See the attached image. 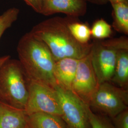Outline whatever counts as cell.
Instances as JSON below:
<instances>
[{"label":"cell","mask_w":128,"mask_h":128,"mask_svg":"<svg viewBox=\"0 0 128 128\" xmlns=\"http://www.w3.org/2000/svg\"><path fill=\"white\" fill-rule=\"evenodd\" d=\"M70 18H48L35 25L30 32L45 43L56 61L66 58L80 60L91 50L92 43L82 44L73 37L68 28Z\"/></svg>","instance_id":"6da1fadb"},{"label":"cell","mask_w":128,"mask_h":128,"mask_svg":"<svg viewBox=\"0 0 128 128\" xmlns=\"http://www.w3.org/2000/svg\"><path fill=\"white\" fill-rule=\"evenodd\" d=\"M17 51L28 79L55 89L58 86L54 74L56 61L45 43L27 32L19 40Z\"/></svg>","instance_id":"7a4b0ae2"},{"label":"cell","mask_w":128,"mask_h":128,"mask_svg":"<svg viewBox=\"0 0 128 128\" xmlns=\"http://www.w3.org/2000/svg\"><path fill=\"white\" fill-rule=\"evenodd\" d=\"M28 81L18 60L10 57L0 68V100L24 110L28 96Z\"/></svg>","instance_id":"3957f363"},{"label":"cell","mask_w":128,"mask_h":128,"mask_svg":"<svg viewBox=\"0 0 128 128\" xmlns=\"http://www.w3.org/2000/svg\"><path fill=\"white\" fill-rule=\"evenodd\" d=\"M88 105L102 114L114 118L128 109V91L110 82L99 84Z\"/></svg>","instance_id":"277c9868"},{"label":"cell","mask_w":128,"mask_h":128,"mask_svg":"<svg viewBox=\"0 0 128 128\" xmlns=\"http://www.w3.org/2000/svg\"><path fill=\"white\" fill-rule=\"evenodd\" d=\"M28 96L24 109L27 115L43 113L61 117L60 101L55 89L28 79Z\"/></svg>","instance_id":"5b68a950"},{"label":"cell","mask_w":128,"mask_h":128,"mask_svg":"<svg viewBox=\"0 0 128 128\" xmlns=\"http://www.w3.org/2000/svg\"><path fill=\"white\" fill-rule=\"evenodd\" d=\"M55 89L59 96L62 111L61 117L66 128H91L88 105L70 90L58 86Z\"/></svg>","instance_id":"8992f818"},{"label":"cell","mask_w":128,"mask_h":128,"mask_svg":"<svg viewBox=\"0 0 128 128\" xmlns=\"http://www.w3.org/2000/svg\"><path fill=\"white\" fill-rule=\"evenodd\" d=\"M99 84L92 64L89 53L79 60L71 91L88 104Z\"/></svg>","instance_id":"52a82bcc"},{"label":"cell","mask_w":128,"mask_h":128,"mask_svg":"<svg viewBox=\"0 0 128 128\" xmlns=\"http://www.w3.org/2000/svg\"><path fill=\"white\" fill-rule=\"evenodd\" d=\"M118 51L102 44L100 40L92 43L91 60L99 84L110 82L114 73Z\"/></svg>","instance_id":"ba28073f"},{"label":"cell","mask_w":128,"mask_h":128,"mask_svg":"<svg viewBox=\"0 0 128 128\" xmlns=\"http://www.w3.org/2000/svg\"><path fill=\"white\" fill-rule=\"evenodd\" d=\"M86 0H41V14L52 15L57 13L78 18L86 12Z\"/></svg>","instance_id":"9c48e42d"},{"label":"cell","mask_w":128,"mask_h":128,"mask_svg":"<svg viewBox=\"0 0 128 128\" xmlns=\"http://www.w3.org/2000/svg\"><path fill=\"white\" fill-rule=\"evenodd\" d=\"M78 61L79 60L76 58H66L55 62L54 74L58 86L71 90Z\"/></svg>","instance_id":"30bf717a"},{"label":"cell","mask_w":128,"mask_h":128,"mask_svg":"<svg viewBox=\"0 0 128 128\" xmlns=\"http://www.w3.org/2000/svg\"><path fill=\"white\" fill-rule=\"evenodd\" d=\"M27 115L24 110L0 100V128H26Z\"/></svg>","instance_id":"8fae6325"},{"label":"cell","mask_w":128,"mask_h":128,"mask_svg":"<svg viewBox=\"0 0 128 128\" xmlns=\"http://www.w3.org/2000/svg\"><path fill=\"white\" fill-rule=\"evenodd\" d=\"M110 82L118 87L128 90V50L118 51L114 73Z\"/></svg>","instance_id":"7c38bea8"},{"label":"cell","mask_w":128,"mask_h":128,"mask_svg":"<svg viewBox=\"0 0 128 128\" xmlns=\"http://www.w3.org/2000/svg\"><path fill=\"white\" fill-rule=\"evenodd\" d=\"M30 128H66L61 117L55 115L35 113L27 115Z\"/></svg>","instance_id":"4fadbf2b"},{"label":"cell","mask_w":128,"mask_h":128,"mask_svg":"<svg viewBox=\"0 0 128 128\" xmlns=\"http://www.w3.org/2000/svg\"><path fill=\"white\" fill-rule=\"evenodd\" d=\"M112 7V27L117 32L128 34V1L110 4Z\"/></svg>","instance_id":"5bb4252c"},{"label":"cell","mask_w":128,"mask_h":128,"mask_svg":"<svg viewBox=\"0 0 128 128\" xmlns=\"http://www.w3.org/2000/svg\"><path fill=\"white\" fill-rule=\"evenodd\" d=\"M69 30L74 38L82 44H87L91 37V28L85 23L77 21L76 18L70 17L68 23Z\"/></svg>","instance_id":"9a60e30c"},{"label":"cell","mask_w":128,"mask_h":128,"mask_svg":"<svg viewBox=\"0 0 128 128\" xmlns=\"http://www.w3.org/2000/svg\"><path fill=\"white\" fill-rule=\"evenodd\" d=\"M19 14V9L12 7L0 15V40L5 32L17 20Z\"/></svg>","instance_id":"2e32d148"},{"label":"cell","mask_w":128,"mask_h":128,"mask_svg":"<svg viewBox=\"0 0 128 128\" xmlns=\"http://www.w3.org/2000/svg\"><path fill=\"white\" fill-rule=\"evenodd\" d=\"M91 36L97 40H103L109 38L112 30V27L103 18L96 20L91 28Z\"/></svg>","instance_id":"e0dca14e"},{"label":"cell","mask_w":128,"mask_h":128,"mask_svg":"<svg viewBox=\"0 0 128 128\" xmlns=\"http://www.w3.org/2000/svg\"><path fill=\"white\" fill-rule=\"evenodd\" d=\"M88 114L91 128H114V125L106 118L92 112L89 105Z\"/></svg>","instance_id":"ac0fdd59"},{"label":"cell","mask_w":128,"mask_h":128,"mask_svg":"<svg viewBox=\"0 0 128 128\" xmlns=\"http://www.w3.org/2000/svg\"><path fill=\"white\" fill-rule=\"evenodd\" d=\"M100 42L105 46H109L117 50H128V38L126 36L106 40H100Z\"/></svg>","instance_id":"d6986e66"},{"label":"cell","mask_w":128,"mask_h":128,"mask_svg":"<svg viewBox=\"0 0 128 128\" xmlns=\"http://www.w3.org/2000/svg\"><path fill=\"white\" fill-rule=\"evenodd\" d=\"M114 128H128V110H124L114 118Z\"/></svg>","instance_id":"ffe728a7"},{"label":"cell","mask_w":128,"mask_h":128,"mask_svg":"<svg viewBox=\"0 0 128 128\" xmlns=\"http://www.w3.org/2000/svg\"><path fill=\"white\" fill-rule=\"evenodd\" d=\"M27 4L32 8L35 12L41 14V0H23Z\"/></svg>","instance_id":"44dd1931"},{"label":"cell","mask_w":128,"mask_h":128,"mask_svg":"<svg viewBox=\"0 0 128 128\" xmlns=\"http://www.w3.org/2000/svg\"><path fill=\"white\" fill-rule=\"evenodd\" d=\"M89 2L98 5H104L108 2L107 0H86Z\"/></svg>","instance_id":"7402d4cb"},{"label":"cell","mask_w":128,"mask_h":128,"mask_svg":"<svg viewBox=\"0 0 128 128\" xmlns=\"http://www.w3.org/2000/svg\"><path fill=\"white\" fill-rule=\"evenodd\" d=\"M10 57V55H5V56H0V68L2 65V64L5 62V61L8 60Z\"/></svg>","instance_id":"603a6c76"},{"label":"cell","mask_w":128,"mask_h":128,"mask_svg":"<svg viewBox=\"0 0 128 128\" xmlns=\"http://www.w3.org/2000/svg\"><path fill=\"white\" fill-rule=\"evenodd\" d=\"M108 2H110V4L112 3H117L120 2H123L125 1H128V0H107Z\"/></svg>","instance_id":"cb8c5ba5"},{"label":"cell","mask_w":128,"mask_h":128,"mask_svg":"<svg viewBox=\"0 0 128 128\" xmlns=\"http://www.w3.org/2000/svg\"><path fill=\"white\" fill-rule=\"evenodd\" d=\"M29 128V127H28L27 128Z\"/></svg>","instance_id":"d4e9b609"}]
</instances>
